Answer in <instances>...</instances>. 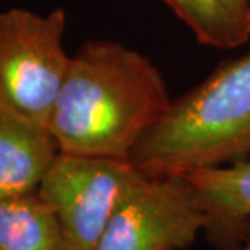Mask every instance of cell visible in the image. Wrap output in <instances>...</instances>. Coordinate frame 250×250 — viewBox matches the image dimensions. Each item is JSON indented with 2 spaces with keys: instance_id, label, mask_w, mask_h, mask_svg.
Listing matches in <instances>:
<instances>
[{
  "instance_id": "1",
  "label": "cell",
  "mask_w": 250,
  "mask_h": 250,
  "mask_svg": "<svg viewBox=\"0 0 250 250\" xmlns=\"http://www.w3.org/2000/svg\"><path fill=\"white\" fill-rule=\"evenodd\" d=\"M167 83L148 58L115 41L71 57L49 129L63 153L127 158L168 110Z\"/></svg>"
},
{
  "instance_id": "2",
  "label": "cell",
  "mask_w": 250,
  "mask_h": 250,
  "mask_svg": "<svg viewBox=\"0 0 250 250\" xmlns=\"http://www.w3.org/2000/svg\"><path fill=\"white\" fill-rule=\"evenodd\" d=\"M250 157V52L171 100L127 160L147 176L189 174Z\"/></svg>"
},
{
  "instance_id": "3",
  "label": "cell",
  "mask_w": 250,
  "mask_h": 250,
  "mask_svg": "<svg viewBox=\"0 0 250 250\" xmlns=\"http://www.w3.org/2000/svg\"><path fill=\"white\" fill-rule=\"evenodd\" d=\"M66 15L0 12V107L49 127L71 57L63 49Z\"/></svg>"
},
{
  "instance_id": "4",
  "label": "cell",
  "mask_w": 250,
  "mask_h": 250,
  "mask_svg": "<svg viewBox=\"0 0 250 250\" xmlns=\"http://www.w3.org/2000/svg\"><path fill=\"white\" fill-rule=\"evenodd\" d=\"M208 225L204 200L188 178L141 173L116 207L95 250H184Z\"/></svg>"
},
{
  "instance_id": "5",
  "label": "cell",
  "mask_w": 250,
  "mask_h": 250,
  "mask_svg": "<svg viewBox=\"0 0 250 250\" xmlns=\"http://www.w3.org/2000/svg\"><path fill=\"white\" fill-rule=\"evenodd\" d=\"M139 174L127 158L58 152L37 192L60 223L62 250H95L116 207Z\"/></svg>"
},
{
  "instance_id": "6",
  "label": "cell",
  "mask_w": 250,
  "mask_h": 250,
  "mask_svg": "<svg viewBox=\"0 0 250 250\" xmlns=\"http://www.w3.org/2000/svg\"><path fill=\"white\" fill-rule=\"evenodd\" d=\"M58 152L49 127L0 107V200L36 192Z\"/></svg>"
},
{
  "instance_id": "7",
  "label": "cell",
  "mask_w": 250,
  "mask_h": 250,
  "mask_svg": "<svg viewBox=\"0 0 250 250\" xmlns=\"http://www.w3.org/2000/svg\"><path fill=\"white\" fill-rule=\"evenodd\" d=\"M184 176L199 190L210 215L207 229L225 237L236 232L250 216V158Z\"/></svg>"
},
{
  "instance_id": "8",
  "label": "cell",
  "mask_w": 250,
  "mask_h": 250,
  "mask_svg": "<svg viewBox=\"0 0 250 250\" xmlns=\"http://www.w3.org/2000/svg\"><path fill=\"white\" fill-rule=\"evenodd\" d=\"M55 211L39 192L0 200V250H62Z\"/></svg>"
},
{
  "instance_id": "9",
  "label": "cell",
  "mask_w": 250,
  "mask_h": 250,
  "mask_svg": "<svg viewBox=\"0 0 250 250\" xmlns=\"http://www.w3.org/2000/svg\"><path fill=\"white\" fill-rule=\"evenodd\" d=\"M199 42L218 49H232L249 39L242 34L223 0H163Z\"/></svg>"
},
{
  "instance_id": "10",
  "label": "cell",
  "mask_w": 250,
  "mask_h": 250,
  "mask_svg": "<svg viewBox=\"0 0 250 250\" xmlns=\"http://www.w3.org/2000/svg\"><path fill=\"white\" fill-rule=\"evenodd\" d=\"M242 34L250 37V0H223Z\"/></svg>"
},
{
  "instance_id": "11",
  "label": "cell",
  "mask_w": 250,
  "mask_h": 250,
  "mask_svg": "<svg viewBox=\"0 0 250 250\" xmlns=\"http://www.w3.org/2000/svg\"><path fill=\"white\" fill-rule=\"evenodd\" d=\"M236 250H250V242L247 244L246 247H242V249H236Z\"/></svg>"
}]
</instances>
